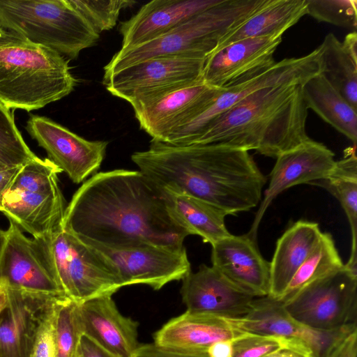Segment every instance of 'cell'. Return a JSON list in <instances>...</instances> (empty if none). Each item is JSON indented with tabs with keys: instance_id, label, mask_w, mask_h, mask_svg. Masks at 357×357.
<instances>
[{
	"instance_id": "1",
	"label": "cell",
	"mask_w": 357,
	"mask_h": 357,
	"mask_svg": "<svg viewBox=\"0 0 357 357\" xmlns=\"http://www.w3.org/2000/svg\"><path fill=\"white\" fill-rule=\"evenodd\" d=\"M63 229L106 247L150 243L181 249L189 234L172 218L167 193L139 170L93 174L67 205Z\"/></svg>"
},
{
	"instance_id": "2",
	"label": "cell",
	"mask_w": 357,
	"mask_h": 357,
	"mask_svg": "<svg viewBox=\"0 0 357 357\" xmlns=\"http://www.w3.org/2000/svg\"><path fill=\"white\" fill-rule=\"evenodd\" d=\"M131 159L165 191L198 198L227 215L257 206L266 182L248 151L225 146L151 141Z\"/></svg>"
},
{
	"instance_id": "3",
	"label": "cell",
	"mask_w": 357,
	"mask_h": 357,
	"mask_svg": "<svg viewBox=\"0 0 357 357\" xmlns=\"http://www.w3.org/2000/svg\"><path fill=\"white\" fill-rule=\"evenodd\" d=\"M301 85L261 89L211 121L190 144H216L277 158L310 139ZM189 144V145H190Z\"/></svg>"
},
{
	"instance_id": "4",
	"label": "cell",
	"mask_w": 357,
	"mask_h": 357,
	"mask_svg": "<svg viewBox=\"0 0 357 357\" xmlns=\"http://www.w3.org/2000/svg\"><path fill=\"white\" fill-rule=\"evenodd\" d=\"M76 79L57 52L0 28V102L30 112L69 95Z\"/></svg>"
},
{
	"instance_id": "5",
	"label": "cell",
	"mask_w": 357,
	"mask_h": 357,
	"mask_svg": "<svg viewBox=\"0 0 357 357\" xmlns=\"http://www.w3.org/2000/svg\"><path fill=\"white\" fill-rule=\"evenodd\" d=\"M267 0H220L170 31L137 46L120 49L104 67V77L144 60L185 56L206 59L220 40Z\"/></svg>"
},
{
	"instance_id": "6",
	"label": "cell",
	"mask_w": 357,
	"mask_h": 357,
	"mask_svg": "<svg viewBox=\"0 0 357 357\" xmlns=\"http://www.w3.org/2000/svg\"><path fill=\"white\" fill-rule=\"evenodd\" d=\"M0 27L70 59L100 38L68 0H0Z\"/></svg>"
},
{
	"instance_id": "7",
	"label": "cell",
	"mask_w": 357,
	"mask_h": 357,
	"mask_svg": "<svg viewBox=\"0 0 357 357\" xmlns=\"http://www.w3.org/2000/svg\"><path fill=\"white\" fill-rule=\"evenodd\" d=\"M61 170L38 157L22 166L0 197V212L34 238L63 229L66 201L59 184Z\"/></svg>"
},
{
	"instance_id": "8",
	"label": "cell",
	"mask_w": 357,
	"mask_h": 357,
	"mask_svg": "<svg viewBox=\"0 0 357 357\" xmlns=\"http://www.w3.org/2000/svg\"><path fill=\"white\" fill-rule=\"evenodd\" d=\"M63 294L77 303L110 296L125 287L115 264L93 245L63 229L52 239Z\"/></svg>"
},
{
	"instance_id": "9",
	"label": "cell",
	"mask_w": 357,
	"mask_h": 357,
	"mask_svg": "<svg viewBox=\"0 0 357 357\" xmlns=\"http://www.w3.org/2000/svg\"><path fill=\"white\" fill-rule=\"evenodd\" d=\"M205 60L185 56L154 57L104 77L102 84L112 96L135 109L169 92L202 82Z\"/></svg>"
},
{
	"instance_id": "10",
	"label": "cell",
	"mask_w": 357,
	"mask_h": 357,
	"mask_svg": "<svg viewBox=\"0 0 357 357\" xmlns=\"http://www.w3.org/2000/svg\"><path fill=\"white\" fill-rule=\"evenodd\" d=\"M282 303L293 318L311 328L335 331L357 328V273L344 265Z\"/></svg>"
},
{
	"instance_id": "11",
	"label": "cell",
	"mask_w": 357,
	"mask_h": 357,
	"mask_svg": "<svg viewBox=\"0 0 357 357\" xmlns=\"http://www.w3.org/2000/svg\"><path fill=\"white\" fill-rule=\"evenodd\" d=\"M321 72L319 47L305 56L287 58L275 62L271 68L254 78L221 89L205 109L174 131L163 143L189 145L211 121L255 91L284 84L302 86Z\"/></svg>"
},
{
	"instance_id": "12",
	"label": "cell",
	"mask_w": 357,
	"mask_h": 357,
	"mask_svg": "<svg viewBox=\"0 0 357 357\" xmlns=\"http://www.w3.org/2000/svg\"><path fill=\"white\" fill-rule=\"evenodd\" d=\"M0 259V278L10 288L64 295L56 270L52 237L28 238L9 220Z\"/></svg>"
},
{
	"instance_id": "13",
	"label": "cell",
	"mask_w": 357,
	"mask_h": 357,
	"mask_svg": "<svg viewBox=\"0 0 357 357\" xmlns=\"http://www.w3.org/2000/svg\"><path fill=\"white\" fill-rule=\"evenodd\" d=\"M87 243L115 264L125 286L142 284L159 290L191 271L185 247L176 249L141 243L112 248Z\"/></svg>"
},
{
	"instance_id": "14",
	"label": "cell",
	"mask_w": 357,
	"mask_h": 357,
	"mask_svg": "<svg viewBox=\"0 0 357 357\" xmlns=\"http://www.w3.org/2000/svg\"><path fill=\"white\" fill-rule=\"evenodd\" d=\"M26 130L75 183L96 174L105 158L107 142L84 139L47 117L31 115Z\"/></svg>"
},
{
	"instance_id": "15",
	"label": "cell",
	"mask_w": 357,
	"mask_h": 357,
	"mask_svg": "<svg viewBox=\"0 0 357 357\" xmlns=\"http://www.w3.org/2000/svg\"><path fill=\"white\" fill-rule=\"evenodd\" d=\"M226 319L234 327L245 332L303 342L310 348L313 357H326L340 340L357 330L353 328L321 331L311 328L293 318L280 301L268 296L255 298L246 314Z\"/></svg>"
},
{
	"instance_id": "16",
	"label": "cell",
	"mask_w": 357,
	"mask_h": 357,
	"mask_svg": "<svg viewBox=\"0 0 357 357\" xmlns=\"http://www.w3.org/2000/svg\"><path fill=\"white\" fill-rule=\"evenodd\" d=\"M282 36L243 39L214 50L205 60L202 82L225 89L261 74L275 63L274 54Z\"/></svg>"
},
{
	"instance_id": "17",
	"label": "cell",
	"mask_w": 357,
	"mask_h": 357,
	"mask_svg": "<svg viewBox=\"0 0 357 357\" xmlns=\"http://www.w3.org/2000/svg\"><path fill=\"white\" fill-rule=\"evenodd\" d=\"M334 153L324 144L310 138L276 158L270 182L247 234L256 240L259 223L271 202L282 191L294 185L326 178L335 168Z\"/></svg>"
},
{
	"instance_id": "18",
	"label": "cell",
	"mask_w": 357,
	"mask_h": 357,
	"mask_svg": "<svg viewBox=\"0 0 357 357\" xmlns=\"http://www.w3.org/2000/svg\"><path fill=\"white\" fill-rule=\"evenodd\" d=\"M220 90L199 82L133 109L135 116L151 141L165 142L174 131L205 109Z\"/></svg>"
},
{
	"instance_id": "19",
	"label": "cell",
	"mask_w": 357,
	"mask_h": 357,
	"mask_svg": "<svg viewBox=\"0 0 357 357\" xmlns=\"http://www.w3.org/2000/svg\"><path fill=\"white\" fill-rule=\"evenodd\" d=\"M181 294L186 311L240 317L250 310L257 297L245 291L213 266L202 264L182 280Z\"/></svg>"
},
{
	"instance_id": "20",
	"label": "cell",
	"mask_w": 357,
	"mask_h": 357,
	"mask_svg": "<svg viewBox=\"0 0 357 357\" xmlns=\"http://www.w3.org/2000/svg\"><path fill=\"white\" fill-rule=\"evenodd\" d=\"M82 335L117 357H133L139 346L138 324L123 316L112 296L94 298L77 303Z\"/></svg>"
},
{
	"instance_id": "21",
	"label": "cell",
	"mask_w": 357,
	"mask_h": 357,
	"mask_svg": "<svg viewBox=\"0 0 357 357\" xmlns=\"http://www.w3.org/2000/svg\"><path fill=\"white\" fill-rule=\"evenodd\" d=\"M8 293V305L0 315V357H30L44 315L59 295L9 287Z\"/></svg>"
},
{
	"instance_id": "22",
	"label": "cell",
	"mask_w": 357,
	"mask_h": 357,
	"mask_svg": "<svg viewBox=\"0 0 357 357\" xmlns=\"http://www.w3.org/2000/svg\"><path fill=\"white\" fill-rule=\"evenodd\" d=\"M211 246L213 267L252 296H268L270 262L261 255L256 240L247 234H230Z\"/></svg>"
},
{
	"instance_id": "23",
	"label": "cell",
	"mask_w": 357,
	"mask_h": 357,
	"mask_svg": "<svg viewBox=\"0 0 357 357\" xmlns=\"http://www.w3.org/2000/svg\"><path fill=\"white\" fill-rule=\"evenodd\" d=\"M245 331L234 327L225 317L185 311L165 324L154 334V344L174 351L206 354L213 343L235 340Z\"/></svg>"
},
{
	"instance_id": "24",
	"label": "cell",
	"mask_w": 357,
	"mask_h": 357,
	"mask_svg": "<svg viewBox=\"0 0 357 357\" xmlns=\"http://www.w3.org/2000/svg\"><path fill=\"white\" fill-rule=\"evenodd\" d=\"M220 0H153L119 25L121 50L152 40L170 31Z\"/></svg>"
},
{
	"instance_id": "25",
	"label": "cell",
	"mask_w": 357,
	"mask_h": 357,
	"mask_svg": "<svg viewBox=\"0 0 357 357\" xmlns=\"http://www.w3.org/2000/svg\"><path fill=\"white\" fill-rule=\"evenodd\" d=\"M317 222L298 220L278 238L270 262L268 296L279 300L321 235Z\"/></svg>"
},
{
	"instance_id": "26",
	"label": "cell",
	"mask_w": 357,
	"mask_h": 357,
	"mask_svg": "<svg viewBox=\"0 0 357 357\" xmlns=\"http://www.w3.org/2000/svg\"><path fill=\"white\" fill-rule=\"evenodd\" d=\"M305 15V0H267L261 8L225 36L215 50L243 39L282 36Z\"/></svg>"
},
{
	"instance_id": "27",
	"label": "cell",
	"mask_w": 357,
	"mask_h": 357,
	"mask_svg": "<svg viewBox=\"0 0 357 357\" xmlns=\"http://www.w3.org/2000/svg\"><path fill=\"white\" fill-rule=\"evenodd\" d=\"M303 100L324 121L350 139L357 142V113L321 74L310 78L301 86Z\"/></svg>"
},
{
	"instance_id": "28",
	"label": "cell",
	"mask_w": 357,
	"mask_h": 357,
	"mask_svg": "<svg viewBox=\"0 0 357 357\" xmlns=\"http://www.w3.org/2000/svg\"><path fill=\"white\" fill-rule=\"evenodd\" d=\"M166 193L171 216L189 235H198L212 245L231 234L225 222L227 215L222 211L190 195Z\"/></svg>"
},
{
	"instance_id": "29",
	"label": "cell",
	"mask_w": 357,
	"mask_h": 357,
	"mask_svg": "<svg viewBox=\"0 0 357 357\" xmlns=\"http://www.w3.org/2000/svg\"><path fill=\"white\" fill-rule=\"evenodd\" d=\"M356 147L346 150L344 156L336 161L335 168L325 179L311 184L326 188L340 202L348 218L351 231V249L345 266L357 273V158Z\"/></svg>"
},
{
	"instance_id": "30",
	"label": "cell",
	"mask_w": 357,
	"mask_h": 357,
	"mask_svg": "<svg viewBox=\"0 0 357 357\" xmlns=\"http://www.w3.org/2000/svg\"><path fill=\"white\" fill-rule=\"evenodd\" d=\"M321 74L347 101L357 109V59L346 50L332 33L319 46Z\"/></svg>"
},
{
	"instance_id": "31",
	"label": "cell",
	"mask_w": 357,
	"mask_h": 357,
	"mask_svg": "<svg viewBox=\"0 0 357 357\" xmlns=\"http://www.w3.org/2000/svg\"><path fill=\"white\" fill-rule=\"evenodd\" d=\"M330 233H321L320 238L299 267L279 301L283 302L311 282L334 273L344 267Z\"/></svg>"
},
{
	"instance_id": "32",
	"label": "cell",
	"mask_w": 357,
	"mask_h": 357,
	"mask_svg": "<svg viewBox=\"0 0 357 357\" xmlns=\"http://www.w3.org/2000/svg\"><path fill=\"white\" fill-rule=\"evenodd\" d=\"M37 157L17 129L10 109L0 102V171L22 167Z\"/></svg>"
},
{
	"instance_id": "33",
	"label": "cell",
	"mask_w": 357,
	"mask_h": 357,
	"mask_svg": "<svg viewBox=\"0 0 357 357\" xmlns=\"http://www.w3.org/2000/svg\"><path fill=\"white\" fill-rule=\"evenodd\" d=\"M57 357H78L82 336L77 312V303L64 295L56 301L54 315Z\"/></svg>"
},
{
	"instance_id": "34",
	"label": "cell",
	"mask_w": 357,
	"mask_h": 357,
	"mask_svg": "<svg viewBox=\"0 0 357 357\" xmlns=\"http://www.w3.org/2000/svg\"><path fill=\"white\" fill-rule=\"evenodd\" d=\"M98 33L112 29L121 11L137 3L133 0H68Z\"/></svg>"
},
{
	"instance_id": "35",
	"label": "cell",
	"mask_w": 357,
	"mask_h": 357,
	"mask_svg": "<svg viewBox=\"0 0 357 357\" xmlns=\"http://www.w3.org/2000/svg\"><path fill=\"white\" fill-rule=\"evenodd\" d=\"M307 15L319 22L356 31V0H305Z\"/></svg>"
},
{
	"instance_id": "36",
	"label": "cell",
	"mask_w": 357,
	"mask_h": 357,
	"mask_svg": "<svg viewBox=\"0 0 357 357\" xmlns=\"http://www.w3.org/2000/svg\"><path fill=\"white\" fill-rule=\"evenodd\" d=\"M293 347L309 348L304 342L298 340L246 332L234 340L233 357H264L278 350Z\"/></svg>"
},
{
	"instance_id": "37",
	"label": "cell",
	"mask_w": 357,
	"mask_h": 357,
	"mask_svg": "<svg viewBox=\"0 0 357 357\" xmlns=\"http://www.w3.org/2000/svg\"><path fill=\"white\" fill-rule=\"evenodd\" d=\"M61 296V295H59ZM56 296L40 323L30 357H57L54 315Z\"/></svg>"
},
{
	"instance_id": "38",
	"label": "cell",
	"mask_w": 357,
	"mask_h": 357,
	"mask_svg": "<svg viewBox=\"0 0 357 357\" xmlns=\"http://www.w3.org/2000/svg\"><path fill=\"white\" fill-rule=\"evenodd\" d=\"M133 357H208L207 354L178 352L160 348L155 344H146L139 346Z\"/></svg>"
},
{
	"instance_id": "39",
	"label": "cell",
	"mask_w": 357,
	"mask_h": 357,
	"mask_svg": "<svg viewBox=\"0 0 357 357\" xmlns=\"http://www.w3.org/2000/svg\"><path fill=\"white\" fill-rule=\"evenodd\" d=\"M79 354L82 357H117L100 348L85 335L81 337Z\"/></svg>"
},
{
	"instance_id": "40",
	"label": "cell",
	"mask_w": 357,
	"mask_h": 357,
	"mask_svg": "<svg viewBox=\"0 0 357 357\" xmlns=\"http://www.w3.org/2000/svg\"><path fill=\"white\" fill-rule=\"evenodd\" d=\"M234 340L218 341L211 345L207 349L208 357H233Z\"/></svg>"
},
{
	"instance_id": "41",
	"label": "cell",
	"mask_w": 357,
	"mask_h": 357,
	"mask_svg": "<svg viewBox=\"0 0 357 357\" xmlns=\"http://www.w3.org/2000/svg\"><path fill=\"white\" fill-rule=\"evenodd\" d=\"M264 357H313L311 350L307 347L284 348Z\"/></svg>"
},
{
	"instance_id": "42",
	"label": "cell",
	"mask_w": 357,
	"mask_h": 357,
	"mask_svg": "<svg viewBox=\"0 0 357 357\" xmlns=\"http://www.w3.org/2000/svg\"><path fill=\"white\" fill-rule=\"evenodd\" d=\"M22 167L0 171V197L10 185Z\"/></svg>"
},
{
	"instance_id": "43",
	"label": "cell",
	"mask_w": 357,
	"mask_h": 357,
	"mask_svg": "<svg viewBox=\"0 0 357 357\" xmlns=\"http://www.w3.org/2000/svg\"><path fill=\"white\" fill-rule=\"evenodd\" d=\"M342 43L348 53L355 59H357V33L352 31L348 33Z\"/></svg>"
},
{
	"instance_id": "44",
	"label": "cell",
	"mask_w": 357,
	"mask_h": 357,
	"mask_svg": "<svg viewBox=\"0 0 357 357\" xmlns=\"http://www.w3.org/2000/svg\"><path fill=\"white\" fill-rule=\"evenodd\" d=\"M8 284L3 278H0V315L8 306Z\"/></svg>"
},
{
	"instance_id": "45",
	"label": "cell",
	"mask_w": 357,
	"mask_h": 357,
	"mask_svg": "<svg viewBox=\"0 0 357 357\" xmlns=\"http://www.w3.org/2000/svg\"><path fill=\"white\" fill-rule=\"evenodd\" d=\"M6 240V231L0 229V259Z\"/></svg>"
},
{
	"instance_id": "46",
	"label": "cell",
	"mask_w": 357,
	"mask_h": 357,
	"mask_svg": "<svg viewBox=\"0 0 357 357\" xmlns=\"http://www.w3.org/2000/svg\"><path fill=\"white\" fill-rule=\"evenodd\" d=\"M78 357H82L79 354L78 355Z\"/></svg>"
},
{
	"instance_id": "47",
	"label": "cell",
	"mask_w": 357,
	"mask_h": 357,
	"mask_svg": "<svg viewBox=\"0 0 357 357\" xmlns=\"http://www.w3.org/2000/svg\"><path fill=\"white\" fill-rule=\"evenodd\" d=\"M1 28V27H0Z\"/></svg>"
}]
</instances>
